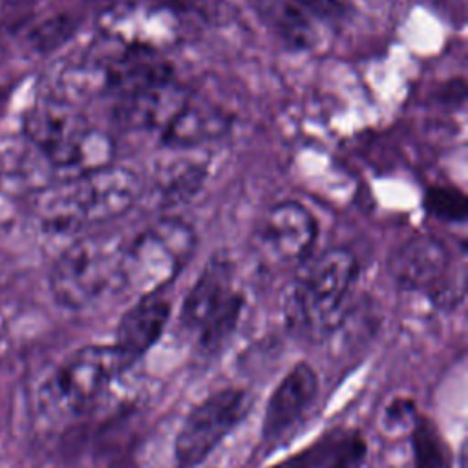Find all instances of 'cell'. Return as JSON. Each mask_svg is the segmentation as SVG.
<instances>
[{
    "instance_id": "1",
    "label": "cell",
    "mask_w": 468,
    "mask_h": 468,
    "mask_svg": "<svg viewBox=\"0 0 468 468\" xmlns=\"http://www.w3.org/2000/svg\"><path fill=\"white\" fill-rule=\"evenodd\" d=\"M141 194V177L124 166L106 165L73 176L42 196V229L49 234H77L84 227L126 214Z\"/></svg>"
},
{
    "instance_id": "2",
    "label": "cell",
    "mask_w": 468,
    "mask_h": 468,
    "mask_svg": "<svg viewBox=\"0 0 468 468\" xmlns=\"http://www.w3.org/2000/svg\"><path fill=\"white\" fill-rule=\"evenodd\" d=\"M356 276V258L344 247L309 256L298 265L285 298L289 324L313 336L331 333L344 318Z\"/></svg>"
},
{
    "instance_id": "3",
    "label": "cell",
    "mask_w": 468,
    "mask_h": 468,
    "mask_svg": "<svg viewBox=\"0 0 468 468\" xmlns=\"http://www.w3.org/2000/svg\"><path fill=\"white\" fill-rule=\"evenodd\" d=\"M24 130L53 166L75 170V176L112 165L110 137L91 128L64 99H48L33 106L24 119Z\"/></svg>"
},
{
    "instance_id": "4",
    "label": "cell",
    "mask_w": 468,
    "mask_h": 468,
    "mask_svg": "<svg viewBox=\"0 0 468 468\" xmlns=\"http://www.w3.org/2000/svg\"><path fill=\"white\" fill-rule=\"evenodd\" d=\"M197 245L196 230L179 218H159L122 247L119 285L139 296L163 291L190 261Z\"/></svg>"
},
{
    "instance_id": "5",
    "label": "cell",
    "mask_w": 468,
    "mask_h": 468,
    "mask_svg": "<svg viewBox=\"0 0 468 468\" xmlns=\"http://www.w3.org/2000/svg\"><path fill=\"white\" fill-rule=\"evenodd\" d=\"M245 298L234 285L229 260L214 256L199 272L181 305V324L207 351H218L234 333Z\"/></svg>"
},
{
    "instance_id": "6",
    "label": "cell",
    "mask_w": 468,
    "mask_h": 468,
    "mask_svg": "<svg viewBox=\"0 0 468 468\" xmlns=\"http://www.w3.org/2000/svg\"><path fill=\"white\" fill-rule=\"evenodd\" d=\"M122 247L117 239L93 236L73 241L57 258L49 274L55 300L68 309H82L119 283Z\"/></svg>"
},
{
    "instance_id": "7",
    "label": "cell",
    "mask_w": 468,
    "mask_h": 468,
    "mask_svg": "<svg viewBox=\"0 0 468 468\" xmlns=\"http://www.w3.org/2000/svg\"><path fill=\"white\" fill-rule=\"evenodd\" d=\"M128 362L112 346H86L71 353L49 380V402L66 415L93 411Z\"/></svg>"
},
{
    "instance_id": "8",
    "label": "cell",
    "mask_w": 468,
    "mask_h": 468,
    "mask_svg": "<svg viewBox=\"0 0 468 468\" xmlns=\"http://www.w3.org/2000/svg\"><path fill=\"white\" fill-rule=\"evenodd\" d=\"M250 408L245 389L225 388L203 399L185 417L176 435V459L181 468H192L243 420Z\"/></svg>"
},
{
    "instance_id": "9",
    "label": "cell",
    "mask_w": 468,
    "mask_h": 468,
    "mask_svg": "<svg viewBox=\"0 0 468 468\" xmlns=\"http://www.w3.org/2000/svg\"><path fill=\"white\" fill-rule=\"evenodd\" d=\"M450 269L448 245L431 234L410 238L389 260V272L400 289L428 292L437 305H452L461 294L450 280Z\"/></svg>"
},
{
    "instance_id": "10",
    "label": "cell",
    "mask_w": 468,
    "mask_h": 468,
    "mask_svg": "<svg viewBox=\"0 0 468 468\" xmlns=\"http://www.w3.org/2000/svg\"><path fill=\"white\" fill-rule=\"evenodd\" d=\"M318 238L314 214L300 201L283 199L271 205L254 230L258 252L272 263L300 265L305 261Z\"/></svg>"
},
{
    "instance_id": "11",
    "label": "cell",
    "mask_w": 468,
    "mask_h": 468,
    "mask_svg": "<svg viewBox=\"0 0 468 468\" xmlns=\"http://www.w3.org/2000/svg\"><path fill=\"white\" fill-rule=\"evenodd\" d=\"M102 38L137 49L165 53L179 40V18L168 7L121 5L106 11L99 20Z\"/></svg>"
},
{
    "instance_id": "12",
    "label": "cell",
    "mask_w": 468,
    "mask_h": 468,
    "mask_svg": "<svg viewBox=\"0 0 468 468\" xmlns=\"http://www.w3.org/2000/svg\"><path fill=\"white\" fill-rule=\"evenodd\" d=\"M190 91L176 79H168L133 93L117 97L113 117L128 130H163L186 102Z\"/></svg>"
},
{
    "instance_id": "13",
    "label": "cell",
    "mask_w": 468,
    "mask_h": 468,
    "mask_svg": "<svg viewBox=\"0 0 468 468\" xmlns=\"http://www.w3.org/2000/svg\"><path fill=\"white\" fill-rule=\"evenodd\" d=\"M318 395V377L311 364L298 362L272 391L263 415L261 439L267 442L285 435L309 410Z\"/></svg>"
},
{
    "instance_id": "14",
    "label": "cell",
    "mask_w": 468,
    "mask_h": 468,
    "mask_svg": "<svg viewBox=\"0 0 468 468\" xmlns=\"http://www.w3.org/2000/svg\"><path fill=\"white\" fill-rule=\"evenodd\" d=\"M234 124V115L219 104L188 95L186 102L161 130L165 148H201L225 137Z\"/></svg>"
},
{
    "instance_id": "15",
    "label": "cell",
    "mask_w": 468,
    "mask_h": 468,
    "mask_svg": "<svg viewBox=\"0 0 468 468\" xmlns=\"http://www.w3.org/2000/svg\"><path fill=\"white\" fill-rule=\"evenodd\" d=\"M172 313L170 300L163 291L148 292L121 316L115 333V347L128 362H135L143 356L163 335Z\"/></svg>"
},
{
    "instance_id": "16",
    "label": "cell",
    "mask_w": 468,
    "mask_h": 468,
    "mask_svg": "<svg viewBox=\"0 0 468 468\" xmlns=\"http://www.w3.org/2000/svg\"><path fill=\"white\" fill-rule=\"evenodd\" d=\"M172 154L159 163L152 179V197L157 207L172 208L190 201L205 185L208 155L199 148H168Z\"/></svg>"
},
{
    "instance_id": "17",
    "label": "cell",
    "mask_w": 468,
    "mask_h": 468,
    "mask_svg": "<svg viewBox=\"0 0 468 468\" xmlns=\"http://www.w3.org/2000/svg\"><path fill=\"white\" fill-rule=\"evenodd\" d=\"M267 26L291 48L307 49L318 42L316 16L298 0H258Z\"/></svg>"
},
{
    "instance_id": "18",
    "label": "cell",
    "mask_w": 468,
    "mask_h": 468,
    "mask_svg": "<svg viewBox=\"0 0 468 468\" xmlns=\"http://www.w3.org/2000/svg\"><path fill=\"white\" fill-rule=\"evenodd\" d=\"M309 468H358L366 442L356 431H333L303 450Z\"/></svg>"
},
{
    "instance_id": "19",
    "label": "cell",
    "mask_w": 468,
    "mask_h": 468,
    "mask_svg": "<svg viewBox=\"0 0 468 468\" xmlns=\"http://www.w3.org/2000/svg\"><path fill=\"white\" fill-rule=\"evenodd\" d=\"M415 468H450V452L439 430L428 419H417L413 430Z\"/></svg>"
},
{
    "instance_id": "20",
    "label": "cell",
    "mask_w": 468,
    "mask_h": 468,
    "mask_svg": "<svg viewBox=\"0 0 468 468\" xmlns=\"http://www.w3.org/2000/svg\"><path fill=\"white\" fill-rule=\"evenodd\" d=\"M424 208L437 219L461 223L468 214V199L457 186L433 185L424 194Z\"/></svg>"
},
{
    "instance_id": "21",
    "label": "cell",
    "mask_w": 468,
    "mask_h": 468,
    "mask_svg": "<svg viewBox=\"0 0 468 468\" xmlns=\"http://www.w3.org/2000/svg\"><path fill=\"white\" fill-rule=\"evenodd\" d=\"M69 27H71V22L68 18L49 20L38 31H35L33 40H37V44H40L44 48H53V46L60 44L69 35Z\"/></svg>"
},
{
    "instance_id": "22",
    "label": "cell",
    "mask_w": 468,
    "mask_h": 468,
    "mask_svg": "<svg viewBox=\"0 0 468 468\" xmlns=\"http://www.w3.org/2000/svg\"><path fill=\"white\" fill-rule=\"evenodd\" d=\"M271 468H309V464H307V459H305L303 452H300L298 455L289 457V459H285V461H282V463H278Z\"/></svg>"
}]
</instances>
